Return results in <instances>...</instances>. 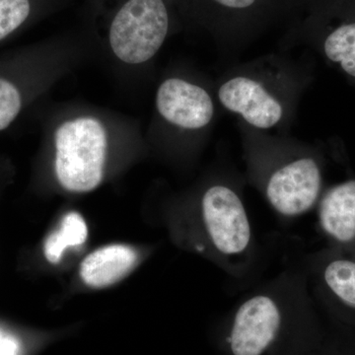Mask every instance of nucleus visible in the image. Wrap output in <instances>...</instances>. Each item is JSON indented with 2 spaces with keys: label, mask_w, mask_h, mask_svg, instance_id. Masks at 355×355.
<instances>
[{
  "label": "nucleus",
  "mask_w": 355,
  "mask_h": 355,
  "mask_svg": "<svg viewBox=\"0 0 355 355\" xmlns=\"http://www.w3.org/2000/svg\"><path fill=\"white\" fill-rule=\"evenodd\" d=\"M317 210L326 246L355 252V179L324 191Z\"/></svg>",
  "instance_id": "1a4fd4ad"
},
{
  "label": "nucleus",
  "mask_w": 355,
  "mask_h": 355,
  "mask_svg": "<svg viewBox=\"0 0 355 355\" xmlns=\"http://www.w3.org/2000/svg\"><path fill=\"white\" fill-rule=\"evenodd\" d=\"M216 6L231 12H242L253 8L258 0H212Z\"/></svg>",
  "instance_id": "2eb2a0df"
},
{
  "label": "nucleus",
  "mask_w": 355,
  "mask_h": 355,
  "mask_svg": "<svg viewBox=\"0 0 355 355\" xmlns=\"http://www.w3.org/2000/svg\"><path fill=\"white\" fill-rule=\"evenodd\" d=\"M20 110L19 91L12 83L0 79V132L15 120Z\"/></svg>",
  "instance_id": "4468645a"
},
{
  "label": "nucleus",
  "mask_w": 355,
  "mask_h": 355,
  "mask_svg": "<svg viewBox=\"0 0 355 355\" xmlns=\"http://www.w3.org/2000/svg\"><path fill=\"white\" fill-rule=\"evenodd\" d=\"M139 261L132 247L112 244L99 248L84 259L80 265L81 279L91 288H106L123 279Z\"/></svg>",
  "instance_id": "9d476101"
},
{
  "label": "nucleus",
  "mask_w": 355,
  "mask_h": 355,
  "mask_svg": "<svg viewBox=\"0 0 355 355\" xmlns=\"http://www.w3.org/2000/svg\"><path fill=\"white\" fill-rule=\"evenodd\" d=\"M305 270L324 316L355 331V252L324 246L308 257Z\"/></svg>",
  "instance_id": "423d86ee"
},
{
  "label": "nucleus",
  "mask_w": 355,
  "mask_h": 355,
  "mask_svg": "<svg viewBox=\"0 0 355 355\" xmlns=\"http://www.w3.org/2000/svg\"><path fill=\"white\" fill-rule=\"evenodd\" d=\"M87 237L85 219L78 212H69L62 219L57 230L53 231L44 241V254L46 261L57 265L67 250L83 246Z\"/></svg>",
  "instance_id": "9b49d317"
},
{
  "label": "nucleus",
  "mask_w": 355,
  "mask_h": 355,
  "mask_svg": "<svg viewBox=\"0 0 355 355\" xmlns=\"http://www.w3.org/2000/svg\"><path fill=\"white\" fill-rule=\"evenodd\" d=\"M29 13V0H0V40L15 31Z\"/></svg>",
  "instance_id": "ddd939ff"
},
{
  "label": "nucleus",
  "mask_w": 355,
  "mask_h": 355,
  "mask_svg": "<svg viewBox=\"0 0 355 355\" xmlns=\"http://www.w3.org/2000/svg\"><path fill=\"white\" fill-rule=\"evenodd\" d=\"M187 241L221 270L244 279L256 266L259 247L242 195L229 180L212 182L184 220Z\"/></svg>",
  "instance_id": "f03ea898"
},
{
  "label": "nucleus",
  "mask_w": 355,
  "mask_h": 355,
  "mask_svg": "<svg viewBox=\"0 0 355 355\" xmlns=\"http://www.w3.org/2000/svg\"><path fill=\"white\" fill-rule=\"evenodd\" d=\"M55 175L71 193L95 190L104 176L106 130L99 121L80 118L65 121L55 132Z\"/></svg>",
  "instance_id": "39448f33"
},
{
  "label": "nucleus",
  "mask_w": 355,
  "mask_h": 355,
  "mask_svg": "<svg viewBox=\"0 0 355 355\" xmlns=\"http://www.w3.org/2000/svg\"><path fill=\"white\" fill-rule=\"evenodd\" d=\"M326 321L323 335L304 355H355V331L327 318Z\"/></svg>",
  "instance_id": "f8f14e48"
},
{
  "label": "nucleus",
  "mask_w": 355,
  "mask_h": 355,
  "mask_svg": "<svg viewBox=\"0 0 355 355\" xmlns=\"http://www.w3.org/2000/svg\"><path fill=\"white\" fill-rule=\"evenodd\" d=\"M248 176L275 214L304 216L324 193V162L313 150L275 139H254L246 146Z\"/></svg>",
  "instance_id": "7ed1b4c3"
},
{
  "label": "nucleus",
  "mask_w": 355,
  "mask_h": 355,
  "mask_svg": "<svg viewBox=\"0 0 355 355\" xmlns=\"http://www.w3.org/2000/svg\"><path fill=\"white\" fill-rule=\"evenodd\" d=\"M156 107L165 121L187 130L207 127L216 114L211 95L205 88L181 78H169L161 84Z\"/></svg>",
  "instance_id": "6e6552de"
},
{
  "label": "nucleus",
  "mask_w": 355,
  "mask_h": 355,
  "mask_svg": "<svg viewBox=\"0 0 355 355\" xmlns=\"http://www.w3.org/2000/svg\"><path fill=\"white\" fill-rule=\"evenodd\" d=\"M326 322L305 268H291L248 294L224 318L219 349L221 355H304Z\"/></svg>",
  "instance_id": "f257e3e1"
},
{
  "label": "nucleus",
  "mask_w": 355,
  "mask_h": 355,
  "mask_svg": "<svg viewBox=\"0 0 355 355\" xmlns=\"http://www.w3.org/2000/svg\"><path fill=\"white\" fill-rule=\"evenodd\" d=\"M300 83L280 65L254 62L222 79L217 89L221 106L257 130L284 125L291 118Z\"/></svg>",
  "instance_id": "20e7f679"
},
{
  "label": "nucleus",
  "mask_w": 355,
  "mask_h": 355,
  "mask_svg": "<svg viewBox=\"0 0 355 355\" xmlns=\"http://www.w3.org/2000/svg\"><path fill=\"white\" fill-rule=\"evenodd\" d=\"M17 350L15 340L0 333V355H16Z\"/></svg>",
  "instance_id": "dca6fc26"
},
{
  "label": "nucleus",
  "mask_w": 355,
  "mask_h": 355,
  "mask_svg": "<svg viewBox=\"0 0 355 355\" xmlns=\"http://www.w3.org/2000/svg\"><path fill=\"white\" fill-rule=\"evenodd\" d=\"M169 29L163 0H128L112 23L110 44L127 64H141L157 53Z\"/></svg>",
  "instance_id": "0eeeda50"
}]
</instances>
